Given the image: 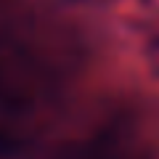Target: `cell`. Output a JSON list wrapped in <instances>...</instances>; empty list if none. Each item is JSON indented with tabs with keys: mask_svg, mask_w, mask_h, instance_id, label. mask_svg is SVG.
<instances>
[{
	"mask_svg": "<svg viewBox=\"0 0 159 159\" xmlns=\"http://www.w3.org/2000/svg\"><path fill=\"white\" fill-rule=\"evenodd\" d=\"M43 96V80L29 56L21 48L0 40V111L24 114L37 106Z\"/></svg>",
	"mask_w": 159,
	"mask_h": 159,
	"instance_id": "cell-1",
	"label": "cell"
},
{
	"mask_svg": "<svg viewBox=\"0 0 159 159\" xmlns=\"http://www.w3.org/2000/svg\"><path fill=\"white\" fill-rule=\"evenodd\" d=\"M58 159H111V154H109V146L103 141H88L66 148Z\"/></svg>",
	"mask_w": 159,
	"mask_h": 159,
	"instance_id": "cell-2",
	"label": "cell"
}]
</instances>
